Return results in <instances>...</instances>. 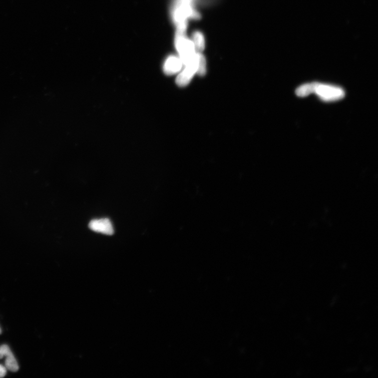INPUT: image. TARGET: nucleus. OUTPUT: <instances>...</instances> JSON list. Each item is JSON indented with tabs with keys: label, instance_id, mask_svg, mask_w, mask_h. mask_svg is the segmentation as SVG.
<instances>
[{
	"label": "nucleus",
	"instance_id": "nucleus-3",
	"mask_svg": "<svg viewBox=\"0 0 378 378\" xmlns=\"http://www.w3.org/2000/svg\"><path fill=\"white\" fill-rule=\"evenodd\" d=\"M198 69V60L197 53V60L196 62L185 66V68L178 75L177 78V84L180 86L187 85L193 77L194 74L197 73Z\"/></svg>",
	"mask_w": 378,
	"mask_h": 378
},
{
	"label": "nucleus",
	"instance_id": "nucleus-5",
	"mask_svg": "<svg viewBox=\"0 0 378 378\" xmlns=\"http://www.w3.org/2000/svg\"><path fill=\"white\" fill-rule=\"evenodd\" d=\"M6 357L5 366L7 370L13 372L19 370V366L15 355L8 345L4 344L0 347V359Z\"/></svg>",
	"mask_w": 378,
	"mask_h": 378
},
{
	"label": "nucleus",
	"instance_id": "nucleus-6",
	"mask_svg": "<svg viewBox=\"0 0 378 378\" xmlns=\"http://www.w3.org/2000/svg\"><path fill=\"white\" fill-rule=\"evenodd\" d=\"M183 66V62L179 56H170L164 63V70L167 75H174L179 72Z\"/></svg>",
	"mask_w": 378,
	"mask_h": 378
},
{
	"label": "nucleus",
	"instance_id": "nucleus-10",
	"mask_svg": "<svg viewBox=\"0 0 378 378\" xmlns=\"http://www.w3.org/2000/svg\"><path fill=\"white\" fill-rule=\"evenodd\" d=\"M7 369L6 367L0 364V378L4 377L7 374Z\"/></svg>",
	"mask_w": 378,
	"mask_h": 378
},
{
	"label": "nucleus",
	"instance_id": "nucleus-1",
	"mask_svg": "<svg viewBox=\"0 0 378 378\" xmlns=\"http://www.w3.org/2000/svg\"><path fill=\"white\" fill-rule=\"evenodd\" d=\"M175 45L183 66H185L197 60V52L191 40L186 36V32L177 31Z\"/></svg>",
	"mask_w": 378,
	"mask_h": 378
},
{
	"label": "nucleus",
	"instance_id": "nucleus-8",
	"mask_svg": "<svg viewBox=\"0 0 378 378\" xmlns=\"http://www.w3.org/2000/svg\"><path fill=\"white\" fill-rule=\"evenodd\" d=\"M315 83H311L303 84L299 86L296 90V94L297 96L304 97L314 93Z\"/></svg>",
	"mask_w": 378,
	"mask_h": 378
},
{
	"label": "nucleus",
	"instance_id": "nucleus-9",
	"mask_svg": "<svg viewBox=\"0 0 378 378\" xmlns=\"http://www.w3.org/2000/svg\"><path fill=\"white\" fill-rule=\"evenodd\" d=\"M198 69L197 73L203 76L206 72V60L202 52H198Z\"/></svg>",
	"mask_w": 378,
	"mask_h": 378
},
{
	"label": "nucleus",
	"instance_id": "nucleus-7",
	"mask_svg": "<svg viewBox=\"0 0 378 378\" xmlns=\"http://www.w3.org/2000/svg\"><path fill=\"white\" fill-rule=\"evenodd\" d=\"M197 52H202L206 48V39L200 31H194L190 39Z\"/></svg>",
	"mask_w": 378,
	"mask_h": 378
},
{
	"label": "nucleus",
	"instance_id": "nucleus-4",
	"mask_svg": "<svg viewBox=\"0 0 378 378\" xmlns=\"http://www.w3.org/2000/svg\"><path fill=\"white\" fill-rule=\"evenodd\" d=\"M89 228L94 232L108 235H112L114 233L113 225L110 220L107 218L91 221L89 224Z\"/></svg>",
	"mask_w": 378,
	"mask_h": 378
},
{
	"label": "nucleus",
	"instance_id": "nucleus-2",
	"mask_svg": "<svg viewBox=\"0 0 378 378\" xmlns=\"http://www.w3.org/2000/svg\"><path fill=\"white\" fill-rule=\"evenodd\" d=\"M314 93L324 102H334L343 98L344 90L338 86L315 83Z\"/></svg>",
	"mask_w": 378,
	"mask_h": 378
},
{
	"label": "nucleus",
	"instance_id": "nucleus-11",
	"mask_svg": "<svg viewBox=\"0 0 378 378\" xmlns=\"http://www.w3.org/2000/svg\"><path fill=\"white\" fill-rule=\"evenodd\" d=\"M2 330L1 328H0V334H2Z\"/></svg>",
	"mask_w": 378,
	"mask_h": 378
}]
</instances>
